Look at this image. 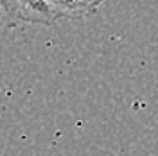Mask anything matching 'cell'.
Listing matches in <instances>:
<instances>
[{
    "mask_svg": "<svg viewBox=\"0 0 158 156\" xmlns=\"http://www.w3.org/2000/svg\"><path fill=\"white\" fill-rule=\"evenodd\" d=\"M54 18L81 20L92 16L106 0H45Z\"/></svg>",
    "mask_w": 158,
    "mask_h": 156,
    "instance_id": "2",
    "label": "cell"
},
{
    "mask_svg": "<svg viewBox=\"0 0 158 156\" xmlns=\"http://www.w3.org/2000/svg\"><path fill=\"white\" fill-rule=\"evenodd\" d=\"M0 20L7 23H29L50 27L54 18L45 0H0Z\"/></svg>",
    "mask_w": 158,
    "mask_h": 156,
    "instance_id": "1",
    "label": "cell"
}]
</instances>
